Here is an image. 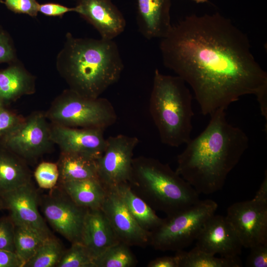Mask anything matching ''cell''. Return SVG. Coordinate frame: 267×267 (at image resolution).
<instances>
[{"instance_id": "5bb4252c", "label": "cell", "mask_w": 267, "mask_h": 267, "mask_svg": "<svg viewBox=\"0 0 267 267\" xmlns=\"http://www.w3.org/2000/svg\"><path fill=\"white\" fill-rule=\"evenodd\" d=\"M103 131L95 129L72 128L50 123V137L61 152L73 153L97 160L103 153L106 139Z\"/></svg>"}, {"instance_id": "d6a6232c", "label": "cell", "mask_w": 267, "mask_h": 267, "mask_svg": "<svg viewBox=\"0 0 267 267\" xmlns=\"http://www.w3.org/2000/svg\"><path fill=\"white\" fill-rule=\"evenodd\" d=\"M246 265L248 267H267V242L260 243L249 248Z\"/></svg>"}, {"instance_id": "7a4b0ae2", "label": "cell", "mask_w": 267, "mask_h": 267, "mask_svg": "<svg viewBox=\"0 0 267 267\" xmlns=\"http://www.w3.org/2000/svg\"><path fill=\"white\" fill-rule=\"evenodd\" d=\"M225 110L220 109L210 115L206 128L185 144L177 157L176 171L199 194L221 189L249 146L247 135L228 122Z\"/></svg>"}, {"instance_id": "4dcf8cb0", "label": "cell", "mask_w": 267, "mask_h": 267, "mask_svg": "<svg viewBox=\"0 0 267 267\" xmlns=\"http://www.w3.org/2000/svg\"><path fill=\"white\" fill-rule=\"evenodd\" d=\"M25 117L0 104V138L12 131Z\"/></svg>"}, {"instance_id": "30bf717a", "label": "cell", "mask_w": 267, "mask_h": 267, "mask_svg": "<svg viewBox=\"0 0 267 267\" xmlns=\"http://www.w3.org/2000/svg\"><path fill=\"white\" fill-rule=\"evenodd\" d=\"M226 217L243 247L267 242V202L254 198L235 202L228 208Z\"/></svg>"}, {"instance_id": "277c9868", "label": "cell", "mask_w": 267, "mask_h": 267, "mask_svg": "<svg viewBox=\"0 0 267 267\" xmlns=\"http://www.w3.org/2000/svg\"><path fill=\"white\" fill-rule=\"evenodd\" d=\"M128 183L133 191L153 210L167 216L180 212L200 200L195 189L176 171L153 158H133Z\"/></svg>"}, {"instance_id": "2e32d148", "label": "cell", "mask_w": 267, "mask_h": 267, "mask_svg": "<svg viewBox=\"0 0 267 267\" xmlns=\"http://www.w3.org/2000/svg\"><path fill=\"white\" fill-rule=\"evenodd\" d=\"M3 209L15 225L34 227L51 233L38 208V195L31 182L0 195Z\"/></svg>"}, {"instance_id": "7402d4cb", "label": "cell", "mask_w": 267, "mask_h": 267, "mask_svg": "<svg viewBox=\"0 0 267 267\" xmlns=\"http://www.w3.org/2000/svg\"><path fill=\"white\" fill-rule=\"evenodd\" d=\"M58 165L60 183L88 178H98L96 160L73 153L60 152Z\"/></svg>"}, {"instance_id": "f546056e", "label": "cell", "mask_w": 267, "mask_h": 267, "mask_svg": "<svg viewBox=\"0 0 267 267\" xmlns=\"http://www.w3.org/2000/svg\"><path fill=\"white\" fill-rule=\"evenodd\" d=\"M15 228L9 216L0 218V250L15 252Z\"/></svg>"}, {"instance_id": "e0dca14e", "label": "cell", "mask_w": 267, "mask_h": 267, "mask_svg": "<svg viewBox=\"0 0 267 267\" xmlns=\"http://www.w3.org/2000/svg\"><path fill=\"white\" fill-rule=\"evenodd\" d=\"M138 30L146 39H162L170 31L171 0H136Z\"/></svg>"}, {"instance_id": "8992f818", "label": "cell", "mask_w": 267, "mask_h": 267, "mask_svg": "<svg viewBox=\"0 0 267 267\" xmlns=\"http://www.w3.org/2000/svg\"><path fill=\"white\" fill-rule=\"evenodd\" d=\"M44 113L52 124L103 131L115 124L117 118L107 98L85 96L69 89L58 95Z\"/></svg>"}, {"instance_id": "9a60e30c", "label": "cell", "mask_w": 267, "mask_h": 267, "mask_svg": "<svg viewBox=\"0 0 267 267\" xmlns=\"http://www.w3.org/2000/svg\"><path fill=\"white\" fill-rule=\"evenodd\" d=\"M76 12L90 24L101 38L114 40L126 26L122 13L112 0H77Z\"/></svg>"}, {"instance_id": "8fae6325", "label": "cell", "mask_w": 267, "mask_h": 267, "mask_svg": "<svg viewBox=\"0 0 267 267\" xmlns=\"http://www.w3.org/2000/svg\"><path fill=\"white\" fill-rule=\"evenodd\" d=\"M49 196L43 205L44 215L53 228L72 243H81L87 209L76 205L64 192Z\"/></svg>"}, {"instance_id": "ac0fdd59", "label": "cell", "mask_w": 267, "mask_h": 267, "mask_svg": "<svg viewBox=\"0 0 267 267\" xmlns=\"http://www.w3.org/2000/svg\"><path fill=\"white\" fill-rule=\"evenodd\" d=\"M119 242L102 210H88L83 223L81 243L94 261L109 248Z\"/></svg>"}, {"instance_id": "603a6c76", "label": "cell", "mask_w": 267, "mask_h": 267, "mask_svg": "<svg viewBox=\"0 0 267 267\" xmlns=\"http://www.w3.org/2000/svg\"><path fill=\"white\" fill-rule=\"evenodd\" d=\"M128 211L139 225L145 230L151 231L158 227L163 219L158 217L144 200L135 194L128 183L116 188Z\"/></svg>"}, {"instance_id": "5b68a950", "label": "cell", "mask_w": 267, "mask_h": 267, "mask_svg": "<svg viewBox=\"0 0 267 267\" xmlns=\"http://www.w3.org/2000/svg\"><path fill=\"white\" fill-rule=\"evenodd\" d=\"M178 76L155 70L149 109L161 142L172 147L186 144L191 138L192 95Z\"/></svg>"}, {"instance_id": "e575fe53", "label": "cell", "mask_w": 267, "mask_h": 267, "mask_svg": "<svg viewBox=\"0 0 267 267\" xmlns=\"http://www.w3.org/2000/svg\"><path fill=\"white\" fill-rule=\"evenodd\" d=\"M69 12H76L75 7H69L54 2L40 4L39 6V12L47 16L61 17Z\"/></svg>"}, {"instance_id": "1f68e13d", "label": "cell", "mask_w": 267, "mask_h": 267, "mask_svg": "<svg viewBox=\"0 0 267 267\" xmlns=\"http://www.w3.org/2000/svg\"><path fill=\"white\" fill-rule=\"evenodd\" d=\"M1 3L15 13L36 17L39 13L40 3L37 0H2Z\"/></svg>"}, {"instance_id": "7c38bea8", "label": "cell", "mask_w": 267, "mask_h": 267, "mask_svg": "<svg viewBox=\"0 0 267 267\" xmlns=\"http://www.w3.org/2000/svg\"><path fill=\"white\" fill-rule=\"evenodd\" d=\"M101 210L120 242L130 247L150 245L151 232L139 225L116 191H107Z\"/></svg>"}, {"instance_id": "ba28073f", "label": "cell", "mask_w": 267, "mask_h": 267, "mask_svg": "<svg viewBox=\"0 0 267 267\" xmlns=\"http://www.w3.org/2000/svg\"><path fill=\"white\" fill-rule=\"evenodd\" d=\"M53 144L50 137V123L42 111L33 112L0 138V147L25 162L39 158L48 152Z\"/></svg>"}, {"instance_id": "60d3db41", "label": "cell", "mask_w": 267, "mask_h": 267, "mask_svg": "<svg viewBox=\"0 0 267 267\" xmlns=\"http://www.w3.org/2000/svg\"><path fill=\"white\" fill-rule=\"evenodd\" d=\"M2 0H0V2L1 3Z\"/></svg>"}, {"instance_id": "74e56055", "label": "cell", "mask_w": 267, "mask_h": 267, "mask_svg": "<svg viewBox=\"0 0 267 267\" xmlns=\"http://www.w3.org/2000/svg\"><path fill=\"white\" fill-rule=\"evenodd\" d=\"M254 198L263 202H267V174H266L264 180Z\"/></svg>"}, {"instance_id": "4316f807", "label": "cell", "mask_w": 267, "mask_h": 267, "mask_svg": "<svg viewBox=\"0 0 267 267\" xmlns=\"http://www.w3.org/2000/svg\"><path fill=\"white\" fill-rule=\"evenodd\" d=\"M64 250L58 239L51 235L43 243L23 267H56Z\"/></svg>"}, {"instance_id": "3957f363", "label": "cell", "mask_w": 267, "mask_h": 267, "mask_svg": "<svg viewBox=\"0 0 267 267\" xmlns=\"http://www.w3.org/2000/svg\"><path fill=\"white\" fill-rule=\"evenodd\" d=\"M56 67L69 89L97 98L119 80L124 66L114 40L77 38L68 33Z\"/></svg>"}, {"instance_id": "9c48e42d", "label": "cell", "mask_w": 267, "mask_h": 267, "mask_svg": "<svg viewBox=\"0 0 267 267\" xmlns=\"http://www.w3.org/2000/svg\"><path fill=\"white\" fill-rule=\"evenodd\" d=\"M137 137L124 134L106 139L102 155L96 160L97 178L106 191H114L130 178Z\"/></svg>"}, {"instance_id": "83f0119b", "label": "cell", "mask_w": 267, "mask_h": 267, "mask_svg": "<svg viewBox=\"0 0 267 267\" xmlns=\"http://www.w3.org/2000/svg\"><path fill=\"white\" fill-rule=\"evenodd\" d=\"M56 267H94V260L82 243L76 242L64 250Z\"/></svg>"}, {"instance_id": "cb8c5ba5", "label": "cell", "mask_w": 267, "mask_h": 267, "mask_svg": "<svg viewBox=\"0 0 267 267\" xmlns=\"http://www.w3.org/2000/svg\"><path fill=\"white\" fill-rule=\"evenodd\" d=\"M51 235V233L34 227L15 225V252L23 262V266L34 255L43 243Z\"/></svg>"}, {"instance_id": "f1b7e54d", "label": "cell", "mask_w": 267, "mask_h": 267, "mask_svg": "<svg viewBox=\"0 0 267 267\" xmlns=\"http://www.w3.org/2000/svg\"><path fill=\"white\" fill-rule=\"evenodd\" d=\"M34 177L39 186L43 189H52L59 180V172L57 163L42 162L34 172Z\"/></svg>"}, {"instance_id": "d4e9b609", "label": "cell", "mask_w": 267, "mask_h": 267, "mask_svg": "<svg viewBox=\"0 0 267 267\" xmlns=\"http://www.w3.org/2000/svg\"><path fill=\"white\" fill-rule=\"evenodd\" d=\"M179 267H240L242 263L238 257L218 258L195 246L188 252L176 251Z\"/></svg>"}, {"instance_id": "f35d334b", "label": "cell", "mask_w": 267, "mask_h": 267, "mask_svg": "<svg viewBox=\"0 0 267 267\" xmlns=\"http://www.w3.org/2000/svg\"><path fill=\"white\" fill-rule=\"evenodd\" d=\"M192 1H194V2L196 3H205V2H208V0H191Z\"/></svg>"}, {"instance_id": "836d02e7", "label": "cell", "mask_w": 267, "mask_h": 267, "mask_svg": "<svg viewBox=\"0 0 267 267\" xmlns=\"http://www.w3.org/2000/svg\"><path fill=\"white\" fill-rule=\"evenodd\" d=\"M15 50L9 36L0 28V64L16 61Z\"/></svg>"}, {"instance_id": "ab89813d", "label": "cell", "mask_w": 267, "mask_h": 267, "mask_svg": "<svg viewBox=\"0 0 267 267\" xmlns=\"http://www.w3.org/2000/svg\"><path fill=\"white\" fill-rule=\"evenodd\" d=\"M2 210H4V209H3V205L2 204V202L0 199V211Z\"/></svg>"}, {"instance_id": "d6986e66", "label": "cell", "mask_w": 267, "mask_h": 267, "mask_svg": "<svg viewBox=\"0 0 267 267\" xmlns=\"http://www.w3.org/2000/svg\"><path fill=\"white\" fill-rule=\"evenodd\" d=\"M0 70V104L7 106L36 91V78L17 60Z\"/></svg>"}, {"instance_id": "4fadbf2b", "label": "cell", "mask_w": 267, "mask_h": 267, "mask_svg": "<svg viewBox=\"0 0 267 267\" xmlns=\"http://www.w3.org/2000/svg\"><path fill=\"white\" fill-rule=\"evenodd\" d=\"M196 241L200 250L226 258L238 257L243 247L226 216L215 214L205 222Z\"/></svg>"}, {"instance_id": "52a82bcc", "label": "cell", "mask_w": 267, "mask_h": 267, "mask_svg": "<svg viewBox=\"0 0 267 267\" xmlns=\"http://www.w3.org/2000/svg\"><path fill=\"white\" fill-rule=\"evenodd\" d=\"M217 208V203L212 200H199L188 208L167 216L151 231L150 245L162 251L183 250L196 240L203 225Z\"/></svg>"}, {"instance_id": "d590c367", "label": "cell", "mask_w": 267, "mask_h": 267, "mask_svg": "<svg viewBox=\"0 0 267 267\" xmlns=\"http://www.w3.org/2000/svg\"><path fill=\"white\" fill-rule=\"evenodd\" d=\"M23 263L14 252L0 250V267H23Z\"/></svg>"}, {"instance_id": "8d00e7d4", "label": "cell", "mask_w": 267, "mask_h": 267, "mask_svg": "<svg viewBox=\"0 0 267 267\" xmlns=\"http://www.w3.org/2000/svg\"><path fill=\"white\" fill-rule=\"evenodd\" d=\"M147 267H179V260L175 254L174 256H163L150 261Z\"/></svg>"}, {"instance_id": "ffe728a7", "label": "cell", "mask_w": 267, "mask_h": 267, "mask_svg": "<svg viewBox=\"0 0 267 267\" xmlns=\"http://www.w3.org/2000/svg\"><path fill=\"white\" fill-rule=\"evenodd\" d=\"M63 191L78 206L87 210L101 209L107 191L98 178L60 183Z\"/></svg>"}, {"instance_id": "44dd1931", "label": "cell", "mask_w": 267, "mask_h": 267, "mask_svg": "<svg viewBox=\"0 0 267 267\" xmlns=\"http://www.w3.org/2000/svg\"><path fill=\"white\" fill-rule=\"evenodd\" d=\"M31 179L26 162L0 147V195L30 182Z\"/></svg>"}, {"instance_id": "6da1fadb", "label": "cell", "mask_w": 267, "mask_h": 267, "mask_svg": "<svg viewBox=\"0 0 267 267\" xmlns=\"http://www.w3.org/2000/svg\"><path fill=\"white\" fill-rule=\"evenodd\" d=\"M159 48L164 66L191 87L203 115L252 94L267 119V73L229 19L218 12L187 16L172 24Z\"/></svg>"}, {"instance_id": "484cf974", "label": "cell", "mask_w": 267, "mask_h": 267, "mask_svg": "<svg viewBox=\"0 0 267 267\" xmlns=\"http://www.w3.org/2000/svg\"><path fill=\"white\" fill-rule=\"evenodd\" d=\"M136 264L130 246L121 242L111 246L94 261V267H133Z\"/></svg>"}]
</instances>
